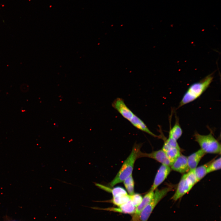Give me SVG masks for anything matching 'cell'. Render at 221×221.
<instances>
[{"instance_id":"6da1fadb","label":"cell","mask_w":221,"mask_h":221,"mask_svg":"<svg viewBox=\"0 0 221 221\" xmlns=\"http://www.w3.org/2000/svg\"><path fill=\"white\" fill-rule=\"evenodd\" d=\"M141 145L135 144L128 157L125 160L117 175L110 182V185L113 187L121 183L132 174L134 165L136 160L138 158Z\"/></svg>"},{"instance_id":"7a4b0ae2","label":"cell","mask_w":221,"mask_h":221,"mask_svg":"<svg viewBox=\"0 0 221 221\" xmlns=\"http://www.w3.org/2000/svg\"><path fill=\"white\" fill-rule=\"evenodd\" d=\"M213 79L210 74L201 80L190 85L180 102L178 107L190 103L199 97L209 87Z\"/></svg>"},{"instance_id":"3957f363","label":"cell","mask_w":221,"mask_h":221,"mask_svg":"<svg viewBox=\"0 0 221 221\" xmlns=\"http://www.w3.org/2000/svg\"><path fill=\"white\" fill-rule=\"evenodd\" d=\"M195 141L206 153L220 154L221 144L214 137L212 132L206 135H201L197 132L194 134Z\"/></svg>"},{"instance_id":"277c9868","label":"cell","mask_w":221,"mask_h":221,"mask_svg":"<svg viewBox=\"0 0 221 221\" xmlns=\"http://www.w3.org/2000/svg\"><path fill=\"white\" fill-rule=\"evenodd\" d=\"M197 182L194 169L189 170L182 176L171 199L178 200L188 193Z\"/></svg>"},{"instance_id":"5b68a950","label":"cell","mask_w":221,"mask_h":221,"mask_svg":"<svg viewBox=\"0 0 221 221\" xmlns=\"http://www.w3.org/2000/svg\"><path fill=\"white\" fill-rule=\"evenodd\" d=\"M173 189V186H169L160 189H156L152 200L141 212L138 221H147L157 204Z\"/></svg>"},{"instance_id":"8992f818","label":"cell","mask_w":221,"mask_h":221,"mask_svg":"<svg viewBox=\"0 0 221 221\" xmlns=\"http://www.w3.org/2000/svg\"><path fill=\"white\" fill-rule=\"evenodd\" d=\"M146 157L154 159L162 165L170 166L171 163L168 158L165 152L162 149L154 151L150 153H143L140 151L138 154V158Z\"/></svg>"},{"instance_id":"52a82bcc","label":"cell","mask_w":221,"mask_h":221,"mask_svg":"<svg viewBox=\"0 0 221 221\" xmlns=\"http://www.w3.org/2000/svg\"><path fill=\"white\" fill-rule=\"evenodd\" d=\"M112 106L124 118L129 121L134 114L126 105L123 99L121 98H118L115 99L112 103Z\"/></svg>"},{"instance_id":"ba28073f","label":"cell","mask_w":221,"mask_h":221,"mask_svg":"<svg viewBox=\"0 0 221 221\" xmlns=\"http://www.w3.org/2000/svg\"><path fill=\"white\" fill-rule=\"evenodd\" d=\"M171 169L170 166L162 164L157 171L150 190L154 191L167 178Z\"/></svg>"},{"instance_id":"9c48e42d","label":"cell","mask_w":221,"mask_h":221,"mask_svg":"<svg viewBox=\"0 0 221 221\" xmlns=\"http://www.w3.org/2000/svg\"><path fill=\"white\" fill-rule=\"evenodd\" d=\"M91 208L96 210H104L115 212H119L124 214H134L136 207L133 204L131 200L122 205L118 207H109L106 208H102L98 207H91Z\"/></svg>"},{"instance_id":"30bf717a","label":"cell","mask_w":221,"mask_h":221,"mask_svg":"<svg viewBox=\"0 0 221 221\" xmlns=\"http://www.w3.org/2000/svg\"><path fill=\"white\" fill-rule=\"evenodd\" d=\"M171 169L181 173L188 172L189 168L187 161V157L181 154L172 164Z\"/></svg>"},{"instance_id":"8fae6325","label":"cell","mask_w":221,"mask_h":221,"mask_svg":"<svg viewBox=\"0 0 221 221\" xmlns=\"http://www.w3.org/2000/svg\"><path fill=\"white\" fill-rule=\"evenodd\" d=\"M154 191L150 190L142 198L141 203L136 208L135 211L133 214L132 221H138L141 212L152 200L154 195Z\"/></svg>"},{"instance_id":"7c38bea8","label":"cell","mask_w":221,"mask_h":221,"mask_svg":"<svg viewBox=\"0 0 221 221\" xmlns=\"http://www.w3.org/2000/svg\"><path fill=\"white\" fill-rule=\"evenodd\" d=\"M206 153L201 149L187 157L189 170H194L197 167L200 161Z\"/></svg>"},{"instance_id":"4fadbf2b","label":"cell","mask_w":221,"mask_h":221,"mask_svg":"<svg viewBox=\"0 0 221 221\" xmlns=\"http://www.w3.org/2000/svg\"><path fill=\"white\" fill-rule=\"evenodd\" d=\"M136 128L145 132V133L155 137H158L152 132L148 128L146 125L140 118L135 114H134L133 117L129 121Z\"/></svg>"},{"instance_id":"5bb4252c","label":"cell","mask_w":221,"mask_h":221,"mask_svg":"<svg viewBox=\"0 0 221 221\" xmlns=\"http://www.w3.org/2000/svg\"><path fill=\"white\" fill-rule=\"evenodd\" d=\"M95 184L96 186L100 189L111 193L113 197L127 194L126 191L121 187H118L111 188L99 183H95Z\"/></svg>"},{"instance_id":"9a60e30c","label":"cell","mask_w":221,"mask_h":221,"mask_svg":"<svg viewBox=\"0 0 221 221\" xmlns=\"http://www.w3.org/2000/svg\"><path fill=\"white\" fill-rule=\"evenodd\" d=\"M183 131L179 123V119L176 118V121L173 126L170 129L169 137L176 141L181 136Z\"/></svg>"},{"instance_id":"2e32d148","label":"cell","mask_w":221,"mask_h":221,"mask_svg":"<svg viewBox=\"0 0 221 221\" xmlns=\"http://www.w3.org/2000/svg\"><path fill=\"white\" fill-rule=\"evenodd\" d=\"M180 149L172 147L168 148L165 151L171 164L180 155Z\"/></svg>"},{"instance_id":"e0dca14e","label":"cell","mask_w":221,"mask_h":221,"mask_svg":"<svg viewBox=\"0 0 221 221\" xmlns=\"http://www.w3.org/2000/svg\"><path fill=\"white\" fill-rule=\"evenodd\" d=\"M210 162L197 167L194 169L198 182L202 179L207 174V169Z\"/></svg>"},{"instance_id":"ac0fdd59","label":"cell","mask_w":221,"mask_h":221,"mask_svg":"<svg viewBox=\"0 0 221 221\" xmlns=\"http://www.w3.org/2000/svg\"><path fill=\"white\" fill-rule=\"evenodd\" d=\"M130 200V195L127 194L113 197L110 200L113 204L119 206L127 202Z\"/></svg>"},{"instance_id":"d6986e66","label":"cell","mask_w":221,"mask_h":221,"mask_svg":"<svg viewBox=\"0 0 221 221\" xmlns=\"http://www.w3.org/2000/svg\"><path fill=\"white\" fill-rule=\"evenodd\" d=\"M221 157L210 162L207 169V174L221 169Z\"/></svg>"},{"instance_id":"ffe728a7","label":"cell","mask_w":221,"mask_h":221,"mask_svg":"<svg viewBox=\"0 0 221 221\" xmlns=\"http://www.w3.org/2000/svg\"><path fill=\"white\" fill-rule=\"evenodd\" d=\"M172 147L181 149L176 140L168 137L165 140L162 149L165 151L168 148Z\"/></svg>"},{"instance_id":"44dd1931","label":"cell","mask_w":221,"mask_h":221,"mask_svg":"<svg viewBox=\"0 0 221 221\" xmlns=\"http://www.w3.org/2000/svg\"><path fill=\"white\" fill-rule=\"evenodd\" d=\"M130 197L131 201L137 208L142 201L143 198L142 196L139 194L134 193L132 195H130Z\"/></svg>"},{"instance_id":"7402d4cb","label":"cell","mask_w":221,"mask_h":221,"mask_svg":"<svg viewBox=\"0 0 221 221\" xmlns=\"http://www.w3.org/2000/svg\"></svg>"}]
</instances>
